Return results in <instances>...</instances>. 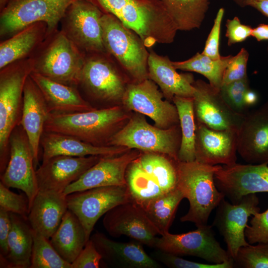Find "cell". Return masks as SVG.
Segmentation results:
<instances>
[{
    "label": "cell",
    "instance_id": "obj_1",
    "mask_svg": "<svg viewBox=\"0 0 268 268\" xmlns=\"http://www.w3.org/2000/svg\"><path fill=\"white\" fill-rule=\"evenodd\" d=\"M135 32L147 48L170 44L178 30L160 0H87Z\"/></svg>",
    "mask_w": 268,
    "mask_h": 268
},
{
    "label": "cell",
    "instance_id": "obj_2",
    "mask_svg": "<svg viewBox=\"0 0 268 268\" xmlns=\"http://www.w3.org/2000/svg\"><path fill=\"white\" fill-rule=\"evenodd\" d=\"M130 118L119 106L72 113H49L44 131L71 135L95 146H108L112 136Z\"/></svg>",
    "mask_w": 268,
    "mask_h": 268
},
{
    "label": "cell",
    "instance_id": "obj_3",
    "mask_svg": "<svg viewBox=\"0 0 268 268\" xmlns=\"http://www.w3.org/2000/svg\"><path fill=\"white\" fill-rule=\"evenodd\" d=\"M221 166L196 160L177 161V188L189 202L188 211L180 218L181 222H193L197 227L207 224L212 211L225 198L214 181L215 173Z\"/></svg>",
    "mask_w": 268,
    "mask_h": 268
},
{
    "label": "cell",
    "instance_id": "obj_4",
    "mask_svg": "<svg viewBox=\"0 0 268 268\" xmlns=\"http://www.w3.org/2000/svg\"><path fill=\"white\" fill-rule=\"evenodd\" d=\"M85 57L59 29L47 35L30 59L32 72L77 87Z\"/></svg>",
    "mask_w": 268,
    "mask_h": 268
},
{
    "label": "cell",
    "instance_id": "obj_5",
    "mask_svg": "<svg viewBox=\"0 0 268 268\" xmlns=\"http://www.w3.org/2000/svg\"><path fill=\"white\" fill-rule=\"evenodd\" d=\"M30 58L17 61L0 69V173L8 164L9 141L14 129L20 124L23 91L32 72Z\"/></svg>",
    "mask_w": 268,
    "mask_h": 268
},
{
    "label": "cell",
    "instance_id": "obj_6",
    "mask_svg": "<svg viewBox=\"0 0 268 268\" xmlns=\"http://www.w3.org/2000/svg\"><path fill=\"white\" fill-rule=\"evenodd\" d=\"M102 37L106 52L131 79L138 83L149 78V52L140 37L115 16L103 13Z\"/></svg>",
    "mask_w": 268,
    "mask_h": 268
},
{
    "label": "cell",
    "instance_id": "obj_7",
    "mask_svg": "<svg viewBox=\"0 0 268 268\" xmlns=\"http://www.w3.org/2000/svg\"><path fill=\"white\" fill-rule=\"evenodd\" d=\"M181 141L179 124L160 129L148 124L143 116L136 115L112 136L108 145L159 153L178 160Z\"/></svg>",
    "mask_w": 268,
    "mask_h": 268
},
{
    "label": "cell",
    "instance_id": "obj_8",
    "mask_svg": "<svg viewBox=\"0 0 268 268\" xmlns=\"http://www.w3.org/2000/svg\"><path fill=\"white\" fill-rule=\"evenodd\" d=\"M119 67L108 53L86 55L77 86L82 97L102 103L121 102L129 83Z\"/></svg>",
    "mask_w": 268,
    "mask_h": 268
},
{
    "label": "cell",
    "instance_id": "obj_9",
    "mask_svg": "<svg viewBox=\"0 0 268 268\" xmlns=\"http://www.w3.org/2000/svg\"><path fill=\"white\" fill-rule=\"evenodd\" d=\"M76 0H9L0 13V37L4 40L33 23L43 22L48 34L59 29L67 9Z\"/></svg>",
    "mask_w": 268,
    "mask_h": 268
},
{
    "label": "cell",
    "instance_id": "obj_10",
    "mask_svg": "<svg viewBox=\"0 0 268 268\" xmlns=\"http://www.w3.org/2000/svg\"><path fill=\"white\" fill-rule=\"evenodd\" d=\"M103 13L87 0H76L67 9L60 30L85 55L107 53L103 37Z\"/></svg>",
    "mask_w": 268,
    "mask_h": 268
},
{
    "label": "cell",
    "instance_id": "obj_11",
    "mask_svg": "<svg viewBox=\"0 0 268 268\" xmlns=\"http://www.w3.org/2000/svg\"><path fill=\"white\" fill-rule=\"evenodd\" d=\"M68 209L82 224L87 241L98 220L112 208L132 200L127 185L104 186L66 196Z\"/></svg>",
    "mask_w": 268,
    "mask_h": 268
},
{
    "label": "cell",
    "instance_id": "obj_12",
    "mask_svg": "<svg viewBox=\"0 0 268 268\" xmlns=\"http://www.w3.org/2000/svg\"><path fill=\"white\" fill-rule=\"evenodd\" d=\"M154 248L178 256H195L211 264L233 260L216 239L212 226L207 224L187 233L169 232L157 237Z\"/></svg>",
    "mask_w": 268,
    "mask_h": 268
},
{
    "label": "cell",
    "instance_id": "obj_13",
    "mask_svg": "<svg viewBox=\"0 0 268 268\" xmlns=\"http://www.w3.org/2000/svg\"><path fill=\"white\" fill-rule=\"evenodd\" d=\"M9 146V160L5 171L0 175V182L9 188L22 190L28 199L30 210L39 188L32 148L21 124L12 132Z\"/></svg>",
    "mask_w": 268,
    "mask_h": 268
},
{
    "label": "cell",
    "instance_id": "obj_14",
    "mask_svg": "<svg viewBox=\"0 0 268 268\" xmlns=\"http://www.w3.org/2000/svg\"><path fill=\"white\" fill-rule=\"evenodd\" d=\"M163 96L157 85L148 78L138 83L130 82L122 102L128 110L146 115L156 127L167 129L179 125V119L175 105L163 100Z\"/></svg>",
    "mask_w": 268,
    "mask_h": 268
},
{
    "label": "cell",
    "instance_id": "obj_15",
    "mask_svg": "<svg viewBox=\"0 0 268 268\" xmlns=\"http://www.w3.org/2000/svg\"><path fill=\"white\" fill-rule=\"evenodd\" d=\"M259 203L256 194H250L243 197L237 203H230L224 198L217 207L212 225L223 236L233 260L241 247L249 244L246 240L245 231L249 217L260 212Z\"/></svg>",
    "mask_w": 268,
    "mask_h": 268
},
{
    "label": "cell",
    "instance_id": "obj_16",
    "mask_svg": "<svg viewBox=\"0 0 268 268\" xmlns=\"http://www.w3.org/2000/svg\"><path fill=\"white\" fill-rule=\"evenodd\" d=\"M214 181L225 197L237 203L248 194L268 192V162L221 166L215 173Z\"/></svg>",
    "mask_w": 268,
    "mask_h": 268
},
{
    "label": "cell",
    "instance_id": "obj_17",
    "mask_svg": "<svg viewBox=\"0 0 268 268\" xmlns=\"http://www.w3.org/2000/svg\"><path fill=\"white\" fill-rule=\"evenodd\" d=\"M103 224L112 237L125 235L150 247H154L157 236L160 235L143 208L132 200L108 211L104 215Z\"/></svg>",
    "mask_w": 268,
    "mask_h": 268
},
{
    "label": "cell",
    "instance_id": "obj_18",
    "mask_svg": "<svg viewBox=\"0 0 268 268\" xmlns=\"http://www.w3.org/2000/svg\"><path fill=\"white\" fill-rule=\"evenodd\" d=\"M193 85L196 121L216 130H237L245 115L234 112L222 97L220 89L209 83L199 79Z\"/></svg>",
    "mask_w": 268,
    "mask_h": 268
},
{
    "label": "cell",
    "instance_id": "obj_19",
    "mask_svg": "<svg viewBox=\"0 0 268 268\" xmlns=\"http://www.w3.org/2000/svg\"><path fill=\"white\" fill-rule=\"evenodd\" d=\"M237 152L248 164L268 162V100L244 115L237 130Z\"/></svg>",
    "mask_w": 268,
    "mask_h": 268
},
{
    "label": "cell",
    "instance_id": "obj_20",
    "mask_svg": "<svg viewBox=\"0 0 268 268\" xmlns=\"http://www.w3.org/2000/svg\"><path fill=\"white\" fill-rule=\"evenodd\" d=\"M102 157L58 155L42 161L36 170L39 191L63 193Z\"/></svg>",
    "mask_w": 268,
    "mask_h": 268
},
{
    "label": "cell",
    "instance_id": "obj_21",
    "mask_svg": "<svg viewBox=\"0 0 268 268\" xmlns=\"http://www.w3.org/2000/svg\"><path fill=\"white\" fill-rule=\"evenodd\" d=\"M141 152L130 149L121 154L102 157L77 180L69 185L63 193H71L100 187L126 185V173L129 164Z\"/></svg>",
    "mask_w": 268,
    "mask_h": 268
},
{
    "label": "cell",
    "instance_id": "obj_22",
    "mask_svg": "<svg viewBox=\"0 0 268 268\" xmlns=\"http://www.w3.org/2000/svg\"><path fill=\"white\" fill-rule=\"evenodd\" d=\"M195 148V160L200 163L233 165L237 160V130H216L196 121Z\"/></svg>",
    "mask_w": 268,
    "mask_h": 268
},
{
    "label": "cell",
    "instance_id": "obj_23",
    "mask_svg": "<svg viewBox=\"0 0 268 268\" xmlns=\"http://www.w3.org/2000/svg\"><path fill=\"white\" fill-rule=\"evenodd\" d=\"M49 114L47 103L41 91L29 75L24 88L20 124L32 148L35 168L38 164L40 140Z\"/></svg>",
    "mask_w": 268,
    "mask_h": 268
},
{
    "label": "cell",
    "instance_id": "obj_24",
    "mask_svg": "<svg viewBox=\"0 0 268 268\" xmlns=\"http://www.w3.org/2000/svg\"><path fill=\"white\" fill-rule=\"evenodd\" d=\"M40 146L43 149L42 161L58 155L110 156L130 150L123 146H95L71 135L46 131L42 134Z\"/></svg>",
    "mask_w": 268,
    "mask_h": 268
},
{
    "label": "cell",
    "instance_id": "obj_25",
    "mask_svg": "<svg viewBox=\"0 0 268 268\" xmlns=\"http://www.w3.org/2000/svg\"><path fill=\"white\" fill-rule=\"evenodd\" d=\"M167 56L150 50L148 59L149 78L158 86L163 95L172 100L175 96L193 97L195 80L191 73H179Z\"/></svg>",
    "mask_w": 268,
    "mask_h": 268
},
{
    "label": "cell",
    "instance_id": "obj_26",
    "mask_svg": "<svg viewBox=\"0 0 268 268\" xmlns=\"http://www.w3.org/2000/svg\"><path fill=\"white\" fill-rule=\"evenodd\" d=\"M67 209L66 196L63 193L39 191L27 219L34 231L49 240Z\"/></svg>",
    "mask_w": 268,
    "mask_h": 268
},
{
    "label": "cell",
    "instance_id": "obj_27",
    "mask_svg": "<svg viewBox=\"0 0 268 268\" xmlns=\"http://www.w3.org/2000/svg\"><path fill=\"white\" fill-rule=\"evenodd\" d=\"M30 76L41 91L49 113L67 114L95 109L77 87L69 86L32 72Z\"/></svg>",
    "mask_w": 268,
    "mask_h": 268
},
{
    "label": "cell",
    "instance_id": "obj_28",
    "mask_svg": "<svg viewBox=\"0 0 268 268\" xmlns=\"http://www.w3.org/2000/svg\"><path fill=\"white\" fill-rule=\"evenodd\" d=\"M91 239L103 258L122 267H160V265L145 252L139 242L123 243L115 241L100 233H95Z\"/></svg>",
    "mask_w": 268,
    "mask_h": 268
},
{
    "label": "cell",
    "instance_id": "obj_29",
    "mask_svg": "<svg viewBox=\"0 0 268 268\" xmlns=\"http://www.w3.org/2000/svg\"><path fill=\"white\" fill-rule=\"evenodd\" d=\"M46 23L38 22L25 27L0 43V69L17 61L30 58L45 39Z\"/></svg>",
    "mask_w": 268,
    "mask_h": 268
},
{
    "label": "cell",
    "instance_id": "obj_30",
    "mask_svg": "<svg viewBox=\"0 0 268 268\" xmlns=\"http://www.w3.org/2000/svg\"><path fill=\"white\" fill-rule=\"evenodd\" d=\"M10 214L11 227L7 241L8 253L5 257L0 256V262L9 268H30L33 230L25 222L24 218L14 213Z\"/></svg>",
    "mask_w": 268,
    "mask_h": 268
},
{
    "label": "cell",
    "instance_id": "obj_31",
    "mask_svg": "<svg viewBox=\"0 0 268 268\" xmlns=\"http://www.w3.org/2000/svg\"><path fill=\"white\" fill-rule=\"evenodd\" d=\"M49 240L61 257L71 264L87 241L82 224L76 215L68 209Z\"/></svg>",
    "mask_w": 268,
    "mask_h": 268
},
{
    "label": "cell",
    "instance_id": "obj_32",
    "mask_svg": "<svg viewBox=\"0 0 268 268\" xmlns=\"http://www.w3.org/2000/svg\"><path fill=\"white\" fill-rule=\"evenodd\" d=\"M178 31L199 28L208 9L210 0H160Z\"/></svg>",
    "mask_w": 268,
    "mask_h": 268
},
{
    "label": "cell",
    "instance_id": "obj_33",
    "mask_svg": "<svg viewBox=\"0 0 268 268\" xmlns=\"http://www.w3.org/2000/svg\"><path fill=\"white\" fill-rule=\"evenodd\" d=\"M184 198L176 187L140 206L161 236L169 232L178 206Z\"/></svg>",
    "mask_w": 268,
    "mask_h": 268
},
{
    "label": "cell",
    "instance_id": "obj_34",
    "mask_svg": "<svg viewBox=\"0 0 268 268\" xmlns=\"http://www.w3.org/2000/svg\"><path fill=\"white\" fill-rule=\"evenodd\" d=\"M172 101L177 110L181 132L178 160L181 162L195 161L196 121L193 97L175 96Z\"/></svg>",
    "mask_w": 268,
    "mask_h": 268
},
{
    "label": "cell",
    "instance_id": "obj_35",
    "mask_svg": "<svg viewBox=\"0 0 268 268\" xmlns=\"http://www.w3.org/2000/svg\"><path fill=\"white\" fill-rule=\"evenodd\" d=\"M141 168L150 175L165 193L177 187L176 160L168 156L156 153L144 152L136 159Z\"/></svg>",
    "mask_w": 268,
    "mask_h": 268
},
{
    "label": "cell",
    "instance_id": "obj_36",
    "mask_svg": "<svg viewBox=\"0 0 268 268\" xmlns=\"http://www.w3.org/2000/svg\"><path fill=\"white\" fill-rule=\"evenodd\" d=\"M232 57L229 55L213 59L202 53H197L187 60L172 61V64L176 69L195 72L203 75L212 86L220 89L225 70Z\"/></svg>",
    "mask_w": 268,
    "mask_h": 268
},
{
    "label": "cell",
    "instance_id": "obj_37",
    "mask_svg": "<svg viewBox=\"0 0 268 268\" xmlns=\"http://www.w3.org/2000/svg\"><path fill=\"white\" fill-rule=\"evenodd\" d=\"M30 268H72L51 245L50 240L33 230V244Z\"/></svg>",
    "mask_w": 268,
    "mask_h": 268
},
{
    "label": "cell",
    "instance_id": "obj_38",
    "mask_svg": "<svg viewBox=\"0 0 268 268\" xmlns=\"http://www.w3.org/2000/svg\"><path fill=\"white\" fill-rule=\"evenodd\" d=\"M234 267L242 268H268V243L241 247L233 259Z\"/></svg>",
    "mask_w": 268,
    "mask_h": 268
},
{
    "label": "cell",
    "instance_id": "obj_39",
    "mask_svg": "<svg viewBox=\"0 0 268 268\" xmlns=\"http://www.w3.org/2000/svg\"><path fill=\"white\" fill-rule=\"evenodd\" d=\"M247 76L229 84L222 85L220 93L225 102L236 113L245 115L248 108L244 103V97L250 89Z\"/></svg>",
    "mask_w": 268,
    "mask_h": 268
},
{
    "label": "cell",
    "instance_id": "obj_40",
    "mask_svg": "<svg viewBox=\"0 0 268 268\" xmlns=\"http://www.w3.org/2000/svg\"><path fill=\"white\" fill-rule=\"evenodd\" d=\"M0 208L28 218L29 212L27 198L14 193L0 182Z\"/></svg>",
    "mask_w": 268,
    "mask_h": 268
},
{
    "label": "cell",
    "instance_id": "obj_41",
    "mask_svg": "<svg viewBox=\"0 0 268 268\" xmlns=\"http://www.w3.org/2000/svg\"><path fill=\"white\" fill-rule=\"evenodd\" d=\"M251 225L245 229V235L250 244L256 243H268V208L253 215Z\"/></svg>",
    "mask_w": 268,
    "mask_h": 268
},
{
    "label": "cell",
    "instance_id": "obj_42",
    "mask_svg": "<svg viewBox=\"0 0 268 268\" xmlns=\"http://www.w3.org/2000/svg\"><path fill=\"white\" fill-rule=\"evenodd\" d=\"M156 253L158 259L168 267L174 268H233V260L221 264H204L183 259L178 256L159 250Z\"/></svg>",
    "mask_w": 268,
    "mask_h": 268
},
{
    "label": "cell",
    "instance_id": "obj_43",
    "mask_svg": "<svg viewBox=\"0 0 268 268\" xmlns=\"http://www.w3.org/2000/svg\"><path fill=\"white\" fill-rule=\"evenodd\" d=\"M248 58L249 53L244 48H242L236 55L231 57L224 73L222 86L247 76Z\"/></svg>",
    "mask_w": 268,
    "mask_h": 268
},
{
    "label": "cell",
    "instance_id": "obj_44",
    "mask_svg": "<svg viewBox=\"0 0 268 268\" xmlns=\"http://www.w3.org/2000/svg\"><path fill=\"white\" fill-rule=\"evenodd\" d=\"M224 13V9H219L214 20V23L206 40L201 53L213 59L221 58L219 53V39L221 25Z\"/></svg>",
    "mask_w": 268,
    "mask_h": 268
},
{
    "label": "cell",
    "instance_id": "obj_45",
    "mask_svg": "<svg viewBox=\"0 0 268 268\" xmlns=\"http://www.w3.org/2000/svg\"><path fill=\"white\" fill-rule=\"evenodd\" d=\"M102 255L97 250L93 242L90 239L83 249L71 264L72 268H98Z\"/></svg>",
    "mask_w": 268,
    "mask_h": 268
},
{
    "label": "cell",
    "instance_id": "obj_46",
    "mask_svg": "<svg viewBox=\"0 0 268 268\" xmlns=\"http://www.w3.org/2000/svg\"><path fill=\"white\" fill-rule=\"evenodd\" d=\"M225 26V36L227 38L229 46L242 42L251 36L253 28L250 26L241 23L238 17L228 19Z\"/></svg>",
    "mask_w": 268,
    "mask_h": 268
},
{
    "label": "cell",
    "instance_id": "obj_47",
    "mask_svg": "<svg viewBox=\"0 0 268 268\" xmlns=\"http://www.w3.org/2000/svg\"><path fill=\"white\" fill-rule=\"evenodd\" d=\"M11 227L10 212L0 208V256L6 257L8 253V238Z\"/></svg>",
    "mask_w": 268,
    "mask_h": 268
},
{
    "label": "cell",
    "instance_id": "obj_48",
    "mask_svg": "<svg viewBox=\"0 0 268 268\" xmlns=\"http://www.w3.org/2000/svg\"><path fill=\"white\" fill-rule=\"evenodd\" d=\"M244 5L255 8L268 18V0H245Z\"/></svg>",
    "mask_w": 268,
    "mask_h": 268
},
{
    "label": "cell",
    "instance_id": "obj_49",
    "mask_svg": "<svg viewBox=\"0 0 268 268\" xmlns=\"http://www.w3.org/2000/svg\"><path fill=\"white\" fill-rule=\"evenodd\" d=\"M251 36L259 42L268 40V24H261L253 28Z\"/></svg>",
    "mask_w": 268,
    "mask_h": 268
},
{
    "label": "cell",
    "instance_id": "obj_50",
    "mask_svg": "<svg viewBox=\"0 0 268 268\" xmlns=\"http://www.w3.org/2000/svg\"><path fill=\"white\" fill-rule=\"evenodd\" d=\"M258 100V94L250 88L246 92L244 95V103L247 108L256 104Z\"/></svg>",
    "mask_w": 268,
    "mask_h": 268
},
{
    "label": "cell",
    "instance_id": "obj_51",
    "mask_svg": "<svg viewBox=\"0 0 268 268\" xmlns=\"http://www.w3.org/2000/svg\"><path fill=\"white\" fill-rule=\"evenodd\" d=\"M9 0H0V11L7 5Z\"/></svg>",
    "mask_w": 268,
    "mask_h": 268
},
{
    "label": "cell",
    "instance_id": "obj_52",
    "mask_svg": "<svg viewBox=\"0 0 268 268\" xmlns=\"http://www.w3.org/2000/svg\"><path fill=\"white\" fill-rule=\"evenodd\" d=\"M237 4L241 7L245 6L244 2L245 0H232Z\"/></svg>",
    "mask_w": 268,
    "mask_h": 268
},
{
    "label": "cell",
    "instance_id": "obj_53",
    "mask_svg": "<svg viewBox=\"0 0 268 268\" xmlns=\"http://www.w3.org/2000/svg\"></svg>",
    "mask_w": 268,
    "mask_h": 268
}]
</instances>
